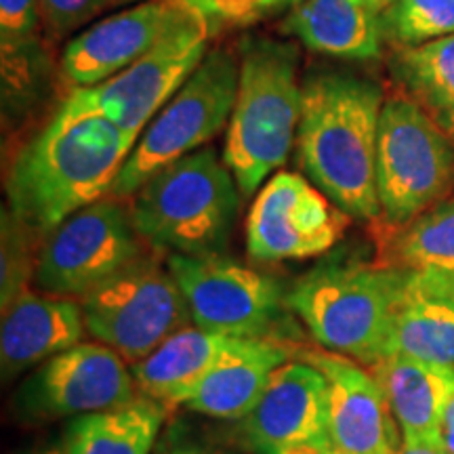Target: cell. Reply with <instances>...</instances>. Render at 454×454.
<instances>
[{"label":"cell","mask_w":454,"mask_h":454,"mask_svg":"<svg viewBox=\"0 0 454 454\" xmlns=\"http://www.w3.org/2000/svg\"><path fill=\"white\" fill-rule=\"evenodd\" d=\"M135 144L98 114L61 104L11 162L4 184L9 211L47 238L74 213L110 196Z\"/></svg>","instance_id":"6da1fadb"},{"label":"cell","mask_w":454,"mask_h":454,"mask_svg":"<svg viewBox=\"0 0 454 454\" xmlns=\"http://www.w3.org/2000/svg\"><path fill=\"white\" fill-rule=\"evenodd\" d=\"M383 104V89L356 74H316L301 87L299 167L351 219L381 221L377 144Z\"/></svg>","instance_id":"7a4b0ae2"},{"label":"cell","mask_w":454,"mask_h":454,"mask_svg":"<svg viewBox=\"0 0 454 454\" xmlns=\"http://www.w3.org/2000/svg\"><path fill=\"white\" fill-rule=\"evenodd\" d=\"M411 271L366 261H331L288 288V308L316 343L377 368L394 354V317Z\"/></svg>","instance_id":"3957f363"},{"label":"cell","mask_w":454,"mask_h":454,"mask_svg":"<svg viewBox=\"0 0 454 454\" xmlns=\"http://www.w3.org/2000/svg\"><path fill=\"white\" fill-rule=\"evenodd\" d=\"M299 53L293 44L251 38L242 44L240 78L223 160L242 196H253L291 156L301 121Z\"/></svg>","instance_id":"277c9868"},{"label":"cell","mask_w":454,"mask_h":454,"mask_svg":"<svg viewBox=\"0 0 454 454\" xmlns=\"http://www.w3.org/2000/svg\"><path fill=\"white\" fill-rule=\"evenodd\" d=\"M129 207L150 248L213 254L234 230L240 187L217 152L196 150L147 179Z\"/></svg>","instance_id":"5b68a950"},{"label":"cell","mask_w":454,"mask_h":454,"mask_svg":"<svg viewBox=\"0 0 454 454\" xmlns=\"http://www.w3.org/2000/svg\"><path fill=\"white\" fill-rule=\"evenodd\" d=\"M454 139L417 101L397 90L383 104L377 144L381 223L406 225L450 196Z\"/></svg>","instance_id":"8992f818"},{"label":"cell","mask_w":454,"mask_h":454,"mask_svg":"<svg viewBox=\"0 0 454 454\" xmlns=\"http://www.w3.org/2000/svg\"><path fill=\"white\" fill-rule=\"evenodd\" d=\"M240 64L227 49H213L147 124L114 181L112 198H130L158 170L196 152L230 122Z\"/></svg>","instance_id":"52a82bcc"},{"label":"cell","mask_w":454,"mask_h":454,"mask_svg":"<svg viewBox=\"0 0 454 454\" xmlns=\"http://www.w3.org/2000/svg\"><path fill=\"white\" fill-rule=\"evenodd\" d=\"M130 207L106 196L67 217L44 238L34 286L53 297L78 299L147 257Z\"/></svg>","instance_id":"ba28073f"},{"label":"cell","mask_w":454,"mask_h":454,"mask_svg":"<svg viewBox=\"0 0 454 454\" xmlns=\"http://www.w3.org/2000/svg\"><path fill=\"white\" fill-rule=\"evenodd\" d=\"M167 268L184 293L192 325L230 339H278L291 308L276 278L219 253H170Z\"/></svg>","instance_id":"9c48e42d"},{"label":"cell","mask_w":454,"mask_h":454,"mask_svg":"<svg viewBox=\"0 0 454 454\" xmlns=\"http://www.w3.org/2000/svg\"><path fill=\"white\" fill-rule=\"evenodd\" d=\"M87 333L129 364L144 360L192 325L185 297L167 265L139 259L81 299Z\"/></svg>","instance_id":"30bf717a"},{"label":"cell","mask_w":454,"mask_h":454,"mask_svg":"<svg viewBox=\"0 0 454 454\" xmlns=\"http://www.w3.org/2000/svg\"><path fill=\"white\" fill-rule=\"evenodd\" d=\"M213 21L198 15L194 21L116 76L95 87L72 89L64 106L78 114H98L139 139V133L173 98L207 57Z\"/></svg>","instance_id":"8fae6325"},{"label":"cell","mask_w":454,"mask_h":454,"mask_svg":"<svg viewBox=\"0 0 454 454\" xmlns=\"http://www.w3.org/2000/svg\"><path fill=\"white\" fill-rule=\"evenodd\" d=\"M349 219L309 179L280 170L261 187L248 213V257L280 263L325 254L345 236Z\"/></svg>","instance_id":"7c38bea8"},{"label":"cell","mask_w":454,"mask_h":454,"mask_svg":"<svg viewBox=\"0 0 454 454\" xmlns=\"http://www.w3.org/2000/svg\"><path fill=\"white\" fill-rule=\"evenodd\" d=\"M127 364L99 340H82L36 366L17 389L15 411L24 421H51L127 404L139 395Z\"/></svg>","instance_id":"4fadbf2b"},{"label":"cell","mask_w":454,"mask_h":454,"mask_svg":"<svg viewBox=\"0 0 454 454\" xmlns=\"http://www.w3.org/2000/svg\"><path fill=\"white\" fill-rule=\"evenodd\" d=\"M198 15L202 13L177 0H144L76 34L61 53V74L74 89L95 87L127 70Z\"/></svg>","instance_id":"5bb4252c"},{"label":"cell","mask_w":454,"mask_h":454,"mask_svg":"<svg viewBox=\"0 0 454 454\" xmlns=\"http://www.w3.org/2000/svg\"><path fill=\"white\" fill-rule=\"evenodd\" d=\"M301 360L325 374L328 438L345 454H397L402 434L371 368L328 349H303Z\"/></svg>","instance_id":"9a60e30c"},{"label":"cell","mask_w":454,"mask_h":454,"mask_svg":"<svg viewBox=\"0 0 454 454\" xmlns=\"http://www.w3.org/2000/svg\"><path fill=\"white\" fill-rule=\"evenodd\" d=\"M240 434L253 454H291L326 438L325 374L305 360L278 368L257 406L240 421Z\"/></svg>","instance_id":"2e32d148"},{"label":"cell","mask_w":454,"mask_h":454,"mask_svg":"<svg viewBox=\"0 0 454 454\" xmlns=\"http://www.w3.org/2000/svg\"><path fill=\"white\" fill-rule=\"evenodd\" d=\"M87 325L81 301L27 291L3 311L0 371L3 381L41 366L82 343Z\"/></svg>","instance_id":"e0dca14e"},{"label":"cell","mask_w":454,"mask_h":454,"mask_svg":"<svg viewBox=\"0 0 454 454\" xmlns=\"http://www.w3.org/2000/svg\"><path fill=\"white\" fill-rule=\"evenodd\" d=\"M294 348L278 339H242L196 387L179 402L187 411L227 421H242L257 406L280 366L291 362Z\"/></svg>","instance_id":"ac0fdd59"},{"label":"cell","mask_w":454,"mask_h":454,"mask_svg":"<svg viewBox=\"0 0 454 454\" xmlns=\"http://www.w3.org/2000/svg\"><path fill=\"white\" fill-rule=\"evenodd\" d=\"M402 440L442 442V417L454 394V368L394 354L372 368Z\"/></svg>","instance_id":"d6986e66"},{"label":"cell","mask_w":454,"mask_h":454,"mask_svg":"<svg viewBox=\"0 0 454 454\" xmlns=\"http://www.w3.org/2000/svg\"><path fill=\"white\" fill-rule=\"evenodd\" d=\"M391 349L454 368L452 280L411 271L395 309Z\"/></svg>","instance_id":"ffe728a7"},{"label":"cell","mask_w":454,"mask_h":454,"mask_svg":"<svg viewBox=\"0 0 454 454\" xmlns=\"http://www.w3.org/2000/svg\"><path fill=\"white\" fill-rule=\"evenodd\" d=\"M240 340L187 325L144 360L130 364V372L139 394L167 406L179 404Z\"/></svg>","instance_id":"44dd1931"},{"label":"cell","mask_w":454,"mask_h":454,"mask_svg":"<svg viewBox=\"0 0 454 454\" xmlns=\"http://www.w3.org/2000/svg\"><path fill=\"white\" fill-rule=\"evenodd\" d=\"M286 34L316 53L339 59H374L381 55V26L357 0H301L284 20Z\"/></svg>","instance_id":"7402d4cb"},{"label":"cell","mask_w":454,"mask_h":454,"mask_svg":"<svg viewBox=\"0 0 454 454\" xmlns=\"http://www.w3.org/2000/svg\"><path fill=\"white\" fill-rule=\"evenodd\" d=\"M167 404L139 394L127 404L74 417L64 435L66 454H150Z\"/></svg>","instance_id":"603a6c76"},{"label":"cell","mask_w":454,"mask_h":454,"mask_svg":"<svg viewBox=\"0 0 454 454\" xmlns=\"http://www.w3.org/2000/svg\"><path fill=\"white\" fill-rule=\"evenodd\" d=\"M394 82L454 139V34L421 47L395 49Z\"/></svg>","instance_id":"cb8c5ba5"},{"label":"cell","mask_w":454,"mask_h":454,"mask_svg":"<svg viewBox=\"0 0 454 454\" xmlns=\"http://www.w3.org/2000/svg\"><path fill=\"white\" fill-rule=\"evenodd\" d=\"M387 231L385 265L454 282V194Z\"/></svg>","instance_id":"d4e9b609"},{"label":"cell","mask_w":454,"mask_h":454,"mask_svg":"<svg viewBox=\"0 0 454 454\" xmlns=\"http://www.w3.org/2000/svg\"><path fill=\"white\" fill-rule=\"evenodd\" d=\"M379 26L395 49L440 41L454 34V0H394L379 15Z\"/></svg>","instance_id":"484cf974"},{"label":"cell","mask_w":454,"mask_h":454,"mask_svg":"<svg viewBox=\"0 0 454 454\" xmlns=\"http://www.w3.org/2000/svg\"><path fill=\"white\" fill-rule=\"evenodd\" d=\"M0 308H11L21 294L30 291L27 284L34 282L38 253L44 238L15 217L7 207H3L0 219Z\"/></svg>","instance_id":"4316f807"},{"label":"cell","mask_w":454,"mask_h":454,"mask_svg":"<svg viewBox=\"0 0 454 454\" xmlns=\"http://www.w3.org/2000/svg\"><path fill=\"white\" fill-rule=\"evenodd\" d=\"M121 3L127 0H38V7L51 36L64 38Z\"/></svg>","instance_id":"83f0119b"},{"label":"cell","mask_w":454,"mask_h":454,"mask_svg":"<svg viewBox=\"0 0 454 454\" xmlns=\"http://www.w3.org/2000/svg\"><path fill=\"white\" fill-rule=\"evenodd\" d=\"M41 24L38 0H0V41L3 53H13L36 34Z\"/></svg>","instance_id":"f1b7e54d"},{"label":"cell","mask_w":454,"mask_h":454,"mask_svg":"<svg viewBox=\"0 0 454 454\" xmlns=\"http://www.w3.org/2000/svg\"><path fill=\"white\" fill-rule=\"evenodd\" d=\"M301 0H219V20L231 24H253L261 17L294 9Z\"/></svg>","instance_id":"f546056e"},{"label":"cell","mask_w":454,"mask_h":454,"mask_svg":"<svg viewBox=\"0 0 454 454\" xmlns=\"http://www.w3.org/2000/svg\"><path fill=\"white\" fill-rule=\"evenodd\" d=\"M397 454H450L446 450L444 442L429 440H402Z\"/></svg>","instance_id":"4dcf8cb0"},{"label":"cell","mask_w":454,"mask_h":454,"mask_svg":"<svg viewBox=\"0 0 454 454\" xmlns=\"http://www.w3.org/2000/svg\"><path fill=\"white\" fill-rule=\"evenodd\" d=\"M442 442H444L446 450L454 454V394L448 400L444 417H442Z\"/></svg>","instance_id":"1f68e13d"},{"label":"cell","mask_w":454,"mask_h":454,"mask_svg":"<svg viewBox=\"0 0 454 454\" xmlns=\"http://www.w3.org/2000/svg\"><path fill=\"white\" fill-rule=\"evenodd\" d=\"M291 454H345V452L339 450V448L333 444V440L326 435V438L311 442V444H308V446L297 448V450Z\"/></svg>","instance_id":"d6a6232c"},{"label":"cell","mask_w":454,"mask_h":454,"mask_svg":"<svg viewBox=\"0 0 454 454\" xmlns=\"http://www.w3.org/2000/svg\"><path fill=\"white\" fill-rule=\"evenodd\" d=\"M177 3L187 4L211 21H219V0H177Z\"/></svg>","instance_id":"836d02e7"},{"label":"cell","mask_w":454,"mask_h":454,"mask_svg":"<svg viewBox=\"0 0 454 454\" xmlns=\"http://www.w3.org/2000/svg\"><path fill=\"white\" fill-rule=\"evenodd\" d=\"M357 3H360L362 7H366L368 11H371V13L381 15L383 11L387 9L391 3H394V0H357Z\"/></svg>","instance_id":"e575fe53"},{"label":"cell","mask_w":454,"mask_h":454,"mask_svg":"<svg viewBox=\"0 0 454 454\" xmlns=\"http://www.w3.org/2000/svg\"><path fill=\"white\" fill-rule=\"evenodd\" d=\"M36 454H66L64 446H53V448H44V450L36 452Z\"/></svg>","instance_id":"d590c367"},{"label":"cell","mask_w":454,"mask_h":454,"mask_svg":"<svg viewBox=\"0 0 454 454\" xmlns=\"http://www.w3.org/2000/svg\"><path fill=\"white\" fill-rule=\"evenodd\" d=\"M170 454H202V452L194 450V448H177V450H173Z\"/></svg>","instance_id":"8d00e7d4"}]
</instances>
